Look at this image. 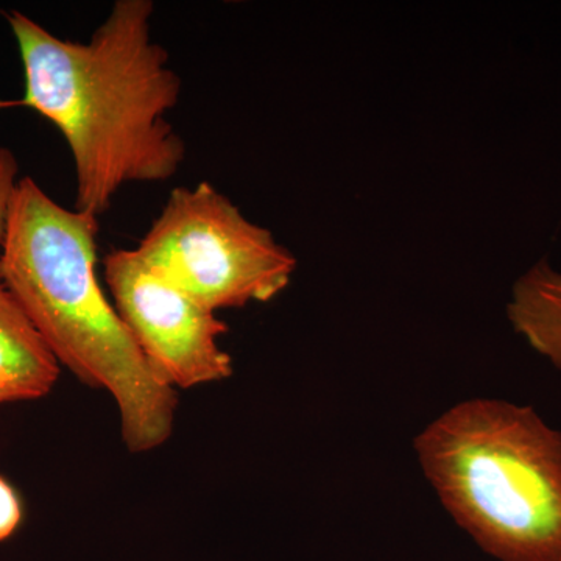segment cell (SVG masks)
I'll use <instances>...</instances> for the list:
<instances>
[{
  "mask_svg": "<svg viewBox=\"0 0 561 561\" xmlns=\"http://www.w3.org/2000/svg\"><path fill=\"white\" fill-rule=\"evenodd\" d=\"M99 219L54 201L31 176L11 205L0 273L61 367L113 398L133 454L172 437L179 398L150 367L99 284Z\"/></svg>",
  "mask_w": 561,
  "mask_h": 561,
  "instance_id": "cell-2",
  "label": "cell"
},
{
  "mask_svg": "<svg viewBox=\"0 0 561 561\" xmlns=\"http://www.w3.org/2000/svg\"><path fill=\"white\" fill-rule=\"evenodd\" d=\"M103 272L114 308L162 382L194 389L231 378V356L220 346L228 327L217 312L151 271L136 250L111 251Z\"/></svg>",
  "mask_w": 561,
  "mask_h": 561,
  "instance_id": "cell-5",
  "label": "cell"
},
{
  "mask_svg": "<svg viewBox=\"0 0 561 561\" xmlns=\"http://www.w3.org/2000/svg\"><path fill=\"white\" fill-rule=\"evenodd\" d=\"M24 511L16 490L0 476V541H7L20 529Z\"/></svg>",
  "mask_w": 561,
  "mask_h": 561,
  "instance_id": "cell-9",
  "label": "cell"
},
{
  "mask_svg": "<svg viewBox=\"0 0 561 561\" xmlns=\"http://www.w3.org/2000/svg\"><path fill=\"white\" fill-rule=\"evenodd\" d=\"M136 251L151 271L214 312L273 300L297 268L267 228L209 183L173 190Z\"/></svg>",
  "mask_w": 561,
  "mask_h": 561,
  "instance_id": "cell-4",
  "label": "cell"
},
{
  "mask_svg": "<svg viewBox=\"0 0 561 561\" xmlns=\"http://www.w3.org/2000/svg\"><path fill=\"white\" fill-rule=\"evenodd\" d=\"M151 0H117L90 41L58 38L21 11L5 20L20 49L24 106L60 130L76 169V209L101 217L122 187L164 183L186 160L169 122L181 79L151 33Z\"/></svg>",
  "mask_w": 561,
  "mask_h": 561,
  "instance_id": "cell-1",
  "label": "cell"
},
{
  "mask_svg": "<svg viewBox=\"0 0 561 561\" xmlns=\"http://www.w3.org/2000/svg\"><path fill=\"white\" fill-rule=\"evenodd\" d=\"M61 365L0 273V405L47 397Z\"/></svg>",
  "mask_w": 561,
  "mask_h": 561,
  "instance_id": "cell-6",
  "label": "cell"
},
{
  "mask_svg": "<svg viewBox=\"0 0 561 561\" xmlns=\"http://www.w3.org/2000/svg\"><path fill=\"white\" fill-rule=\"evenodd\" d=\"M442 504L501 561H561V432L527 405L463 401L413 442Z\"/></svg>",
  "mask_w": 561,
  "mask_h": 561,
  "instance_id": "cell-3",
  "label": "cell"
},
{
  "mask_svg": "<svg viewBox=\"0 0 561 561\" xmlns=\"http://www.w3.org/2000/svg\"><path fill=\"white\" fill-rule=\"evenodd\" d=\"M507 316L513 330L561 370V273L546 261L524 273L513 286Z\"/></svg>",
  "mask_w": 561,
  "mask_h": 561,
  "instance_id": "cell-7",
  "label": "cell"
},
{
  "mask_svg": "<svg viewBox=\"0 0 561 561\" xmlns=\"http://www.w3.org/2000/svg\"><path fill=\"white\" fill-rule=\"evenodd\" d=\"M20 181V164L16 157L7 147H0V251L5 241L11 205Z\"/></svg>",
  "mask_w": 561,
  "mask_h": 561,
  "instance_id": "cell-8",
  "label": "cell"
}]
</instances>
